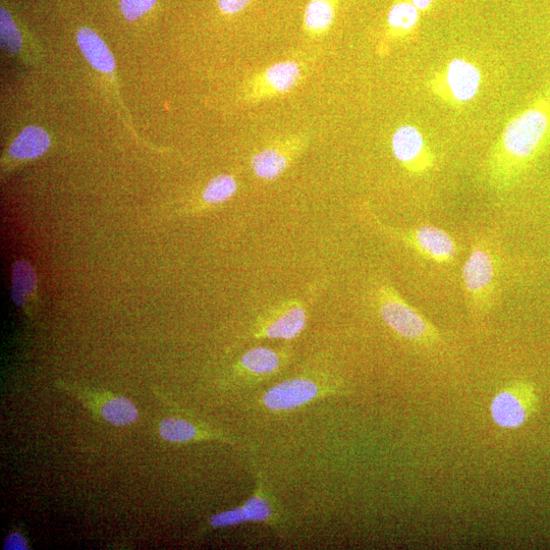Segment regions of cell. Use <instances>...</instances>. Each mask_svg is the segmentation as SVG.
<instances>
[{"mask_svg":"<svg viewBox=\"0 0 550 550\" xmlns=\"http://www.w3.org/2000/svg\"><path fill=\"white\" fill-rule=\"evenodd\" d=\"M156 0H121L120 8L124 17L129 21H135L149 12Z\"/></svg>","mask_w":550,"mask_h":550,"instance_id":"23","label":"cell"},{"mask_svg":"<svg viewBox=\"0 0 550 550\" xmlns=\"http://www.w3.org/2000/svg\"><path fill=\"white\" fill-rule=\"evenodd\" d=\"M306 135H291L259 150L251 158L254 175L263 181H274L283 176L291 164L308 146Z\"/></svg>","mask_w":550,"mask_h":550,"instance_id":"9","label":"cell"},{"mask_svg":"<svg viewBox=\"0 0 550 550\" xmlns=\"http://www.w3.org/2000/svg\"><path fill=\"white\" fill-rule=\"evenodd\" d=\"M90 409L95 410L101 418L113 426H126L137 421L139 412L135 404L127 398L117 397L112 394H101L74 390Z\"/></svg>","mask_w":550,"mask_h":550,"instance_id":"13","label":"cell"},{"mask_svg":"<svg viewBox=\"0 0 550 550\" xmlns=\"http://www.w3.org/2000/svg\"><path fill=\"white\" fill-rule=\"evenodd\" d=\"M289 355L266 347H256L245 352L239 359L236 369L238 373L249 379H265L280 372L287 364Z\"/></svg>","mask_w":550,"mask_h":550,"instance_id":"14","label":"cell"},{"mask_svg":"<svg viewBox=\"0 0 550 550\" xmlns=\"http://www.w3.org/2000/svg\"><path fill=\"white\" fill-rule=\"evenodd\" d=\"M378 314L400 338L425 349L443 343L439 329L410 305L398 290L390 284L379 285L374 293Z\"/></svg>","mask_w":550,"mask_h":550,"instance_id":"3","label":"cell"},{"mask_svg":"<svg viewBox=\"0 0 550 550\" xmlns=\"http://www.w3.org/2000/svg\"><path fill=\"white\" fill-rule=\"evenodd\" d=\"M13 299L19 306L23 307L37 288V275L32 265L26 260H19L13 269Z\"/></svg>","mask_w":550,"mask_h":550,"instance_id":"19","label":"cell"},{"mask_svg":"<svg viewBox=\"0 0 550 550\" xmlns=\"http://www.w3.org/2000/svg\"><path fill=\"white\" fill-rule=\"evenodd\" d=\"M408 2L411 3L419 12H424L432 6L434 0H408Z\"/></svg>","mask_w":550,"mask_h":550,"instance_id":"26","label":"cell"},{"mask_svg":"<svg viewBox=\"0 0 550 550\" xmlns=\"http://www.w3.org/2000/svg\"><path fill=\"white\" fill-rule=\"evenodd\" d=\"M307 75V66L297 60L275 63L249 78L244 87V100L258 104L281 97L299 86Z\"/></svg>","mask_w":550,"mask_h":550,"instance_id":"6","label":"cell"},{"mask_svg":"<svg viewBox=\"0 0 550 550\" xmlns=\"http://www.w3.org/2000/svg\"><path fill=\"white\" fill-rule=\"evenodd\" d=\"M79 47L92 67L102 73H112L116 62L103 40L91 29L82 28L77 34Z\"/></svg>","mask_w":550,"mask_h":550,"instance_id":"16","label":"cell"},{"mask_svg":"<svg viewBox=\"0 0 550 550\" xmlns=\"http://www.w3.org/2000/svg\"><path fill=\"white\" fill-rule=\"evenodd\" d=\"M539 397L532 382L516 380L495 395L490 404L493 423L503 429H518L535 415Z\"/></svg>","mask_w":550,"mask_h":550,"instance_id":"5","label":"cell"},{"mask_svg":"<svg viewBox=\"0 0 550 550\" xmlns=\"http://www.w3.org/2000/svg\"><path fill=\"white\" fill-rule=\"evenodd\" d=\"M308 322L306 305L300 299H289L266 309L254 322L255 339L292 341L305 330Z\"/></svg>","mask_w":550,"mask_h":550,"instance_id":"7","label":"cell"},{"mask_svg":"<svg viewBox=\"0 0 550 550\" xmlns=\"http://www.w3.org/2000/svg\"><path fill=\"white\" fill-rule=\"evenodd\" d=\"M159 435L169 443L186 444L200 440L220 439L230 442V438L222 433L201 427L194 422L181 418H167L158 426Z\"/></svg>","mask_w":550,"mask_h":550,"instance_id":"15","label":"cell"},{"mask_svg":"<svg viewBox=\"0 0 550 550\" xmlns=\"http://www.w3.org/2000/svg\"><path fill=\"white\" fill-rule=\"evenodd\" d=\"M49 146V136L43 129L28 127L13 142L9 154L16 159H33L44 154Z\"/></svg>","mask_w":550,"mask_h":550,"instance_id":"18","label":"cell"},{"mask_svg":"<svg viewBox=\"0 0 550 550\" xmlns=\"http://www.w3.org/2000/svg\"><path fill=\"white\" fill-rule=\"evenodd\" d=\"M0 35H2V45L7 51L17 53L21 49V35L11 15L5 9L0 13Z\"/></svg>","mask_w":550,"mask_h":550,"instance_id":"22","label":"cell"},{"mask_svg":"<svg viewBox=\"0 0 550 550\" xmlns=\"http://www.w3.org/2000/svg\"><path fill=\"white\" fill-rule=\"evenodd\" d=\"M550 138V94L540 97L506 127L489 161L498 186L517 180L544 150Z\"/></svg>","mask_w":550,"mask_h":550,"instance_id":"1","label":"cell"},{"mask_svg":"<svg viewBox=\"0 0 550 550\" xmlns=\"http://www.w3.org/2000/svg\"><path fill=\"white\" fill-rule=\"evenodd\" d=\"M501 272L500 253L489 237L473 244L462 268L464 295L473 322L481 326L494 305Z\"/></svg>","mask_w":550,"mask_h":550,"instance_id":"2","label":"cell"},{"mask_svg":"<svg viewBox=\"0 0 550 550\" xmlns=\"http://www.w3.org/2000/svg\"><path fill=\"white\" fill-rule=\"evenodd\" d=\"M434 91L445 100L468 103L479 93L482 74L473 63L455 59L440 73L433 83Z\"/></svg>","mask_w":550,"mask_h":550,"instance_id":"10","label":"cell"},{"mask_svg":"<svg viewBox=\"0 0 550 550\" xmlns=\"http://www.w3.org/2000/svg\"><path fill=\"white\" fill-rule=\"evenodd\" d=\"M371 223L382 234L399 242L425 260L437 265H450L459 255V245L446 231L432 225L411 229H396L370 215Z\"/></svg>","mask_w":550,"mask_h":550,"instance_id":"4","label":"cell"},{"mask_svg":"<svg viewBox=\"0 0 550 550\" xmlns=\"http://www.w3.org/2000/svg\"><path fill=\"white\" fill-rule=\"evenodd\" d=\"M420 12L408 2L395 4L388 15V24L394 36H405L413 31L419 22Z\"/></svg>","mask_w":550,"mask_h":550,"instance_id":"20","label":"cell"},{"mask_svg":"<svg viewBox=\"0 0 550 550\" xmlns=\"http://www.w3.org/2000/svg\"><path fill=\"white\" fill-rule=\"evenodd\" d=\"M323 396V388L309 377L287 379L266 391L263 406L273 412H286L301 408Z\"/></svg>","mask_w":550,"mask_h":550,"instance_id":"11","label":"cell"},{"mask_svg":"<svg viewBox=\"0 0 550 550\" xmlns=\"http://www.w3.org/2000/svg\"><path fill=\"white\" fill-rule=\"evenodd\" d=\"M252 0H217L218 8L226 15H236L242 12Z\"/></svg>","mask_w":550,"mask_h":550,"instance_id":"24","label":"cell"},{"mask_svg":"<svg viewBox=\"0 0 550 550\" xmlns=\"http://www.w3.org/2000/svg\"><path fill=\"white\" fill-rule=\"evenodd\" d=\"M392 151L410 174L422 175L433 167V156L423 134L414 126L399 127L392 137Z\"/></svg>","mask_w":550,"mask_h":550,"instance_id":"12","label":"cell"},{"mask_svg":"<svg viewBox=\"0 0 550 550\" xmlns=\"http://www.w3.org/2000/svg\"><path fill=\"white\" fill-rule=\"evenodd\" d=\"M335 17L334 0H311L304 14V30L313 38L323 36L332 28Z\"/></svg>","mask_w":550,"mask_h":550,"instance_id":"17","label":"cell"},{"mask_svg":"<svg viewBox=\"0 0 550 550\" xmlns=\"http://www.w3.org/2000/svg\"><path fill=\"white\" fill-rule=\"evenodd\" d=\"M238 191V182L232 175H219L213 178L202 193L208 205H218L229 201Z\"/></svg>","mask_w":550,"mask_h":550,"instance_id":"21","label":"cell"},{"mask_svg":"<svg viewBox=\"0 0 550 550\" xmlns=\"http://www.w3.org/2000/svg\"><path fill=\"white\" fill-rule=\"evenodd\" d=\"M249 522L264 523L273 528H280L283 523L280 506L260 475L251 498L238 508L213 515L207 524L210 528L218 529Z\"/></svg>","mask_w":550,"mask_h":550,"instance_id":"8","label":"cell"},{"mask_svg":"<svg viewBox=\"0 0 550 550\" xmlns=\"http://www.w3.org/2000/svg\"><path fill=\"white\" fill-rule=\"evenodd\" d=\"M4 548L6 550H27L29 543L21 532L14 531L7 536Z\"/></svg>","mask_w":550,"mask_h":550,"instance_id":"25","label":"cell"}]
</instances>
